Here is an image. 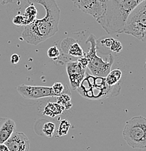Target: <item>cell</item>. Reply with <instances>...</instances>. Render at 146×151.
Segmentation results:
<instances>
[{
    "mask_svg": "<svg viewBox=\"0 0 146 151\" xmlns=\"http://www.w3.org/2000/svg\"><path fill=\"white\" fill-rule=\"evenodd\" d=\"M30 4H41L45 9V16L36 19L25 26L22 38L28 44L37 45L51 38L58 31L60 10L55 0H28Z\"/></svg>",
    "mask_w": 146,
    "mask_h": 151,
    "instance_id": "cell-1",
    "label": "cell"
},
{
    "mask_svg": "<svg viewBox=\"0 0 146 151\" xmlns=\"http://www.w3.org/2000/svg\"><path fill=\"white\" fill-rule=\"evenodd\" d=\"M144 0H107L106 9L97 21L107 34L123 33L129 15Z\"/></svg>",
    "mask_w": 146,
    "mask_h": 151,
    "instance_id": "cell-2",
    "label": "cell"
},
{
    "mask_svg": "<svg viewBox=\"0 0 146 151\" xmlns=\"http://www.w3.org/2000/svg\"><path fill=\"white\" fill-rule=\"evenodd\" d=\"M123 137L132 148H146V118L134 116L125 124Z\"/></svg>",
    "mask_w": 146,
    "mask_h": 151,
    "instance_id": "cell-3",
    "label": "cell"
},
{
    "mask_svg": "<svg viewBox=\"0 0 146 151\" xmlns=\"http://www.w3.org/2000/svg\"><path fill=\"white\" fill-rule=\"evenodd\" d=\"M90 43V47L87 53H84V56L88 60L87 68L92 73V76L98 77H106L111 71V67L114 62V58L111 54L107 60L104 61L103 58L97 55V43L94 35L91 34L88 37L86 44Z\"/></svg>",
    "mask_w": 146,
    "mask_h": 151,
    "instance_id": "cell-4",
    "label": "cell"
},
{
    "mask_svg": "<svg viewBox=\"0 0 146 151\" xmlns=\"http://www.w3.org/2000/svg\"><path fill=\"white\" fill-rule=\"evenodd\" d=\"M123 33L146 42V13L139 5L132 11L125 23Z\"/></svg>",
    "mask_w": 146,
    "mask_h": 151,
    "instance_id": "cell-5",
    "label": "cell"
},
{
    "mask_svg": "<svg viewBox=\"0 0 146 151\" xmlns=\"http://www.w3.org/2000/svg\"><path fill=\"white\" fill-rule=\"evenodd\" d=\"M17 90L23 98L27 100H38L45 97H55L52 86L21 84L18 86Z\"/></svg>",
    "mask_w": 146,
    "mask_h": 151,
    "instance_id": "cell-6",
    "label": "cell"
},
{
    "mask_svg": "<svg viewBox=\"0 0 146 151\" xmlns=\"http://www.w3.org/2000/svg\"><path fill=\"white\" fill-rule=\"evenodd\" d=\"M75 7L95 19L100 18L106 9V1L99 0H71Z\"/></svg>",
    "mask_w": 146,
    "mask_h": 151,
    "instance_id": "cell-7",
    "label": "cell"
},
{
    "mask_svg": "<svg viewBox=\"0 0 146 151\" xmlns=\"http://www.w3.org/2000/svg\"><path fill=\"white\" fill-rule=\"evenodd\" d=\"M66 71L71 89H77L85 77L86 68L81 65L78 60L72 61L67 63Z\"/></svg>",
    "mask_w": 146,
    "mask_h": 151,
    "instance_id": "cell-8",
    "label": "cell"
},
{
    "mask_svg": "<svg viewBox=\"0 0 146 151\" xmlns=\"http://www.w3.org/2000/svg\"><path fill=\"white\" fill-rule=\"evenodd\" d=\"M4 144L10 151H29L30 149L29 138L23 132H14Z\"/></svg>",
    "mask_w": 146,
    "mask_h": 151,
    "instance_id": "cell-9",
    "label": "cell"
},
{
    "mask_svg": "<svg viewBox=\"0 0 146 151\" xmlns=\"http://www.w3.org/2000/svg\"><path fill=\"white\" fill-rule=\"evenodd\" d=\"M61 49L64 53L69 55L73 58H79L84 55L82 48L74 39L66 38L61 43Z\"/></svg>",
    "mask_w": 146,
    "mask_h": 151,
    "instance_id": "cell-10",
    "label": "cell"
},
{
    "mask_svg": "<svg viewBox=\"0 0 146 151\" xmlns=\"http://www.w3.org/2000/svg\"><path fill=\"white\" fill-rule=\"evenodd\" d=\"M16 124L12 119L7 117L0 118V143H4L15 132Z\"/></svg>",
    "mask_w": 146,
    "mask_h": 151,
    "instance_id": "cell-11",
    "label": "cell"
},
{
    "mask_svg": "<svg viewBox=\"0 0 146 151\" xmlns=\"http://www.w3.org/2000/svg\"><path fill=\"white\" fill-rule=\"evenodd\" d=\"M122 78V71L120 69H115L108 73L105 78L108 86L114 88H121L120 81Z\"/></svg>",
    "mask_w": 146,
    "mask_h": 151,
    "instance_id": "cell-12",
    "label": "cell"
},
{
    "mask_svg": "<svg viewBox=\"0 0 146 151\" xmlns=\"http://www.w3.org/2000/svg\"><path fill=\"white\" fill-rule=\"evenodd\" d=\"M64 108L58 103H49L44 109V115L54 118L62 114Z\"/></svg>",
    "mask_w": 146,
    "mask_h": 151,
    "instance_id": "cell-13",
    "label": "cell"
},
{
    "mask_svg": "<svg viewBox=\"0 0 146 151\" xmlns=\"http://www.w3.org/2000/svg\"><path fill=\"white\" fill-rule=\"evenodd\" d=\"M37 15V10L34 6V4H31L29 7L26 9L25 14L23 15V25L27 26L31 24L34 20H36V17Z\"/></svg>",
    "mask_w": 146,
    "mask_h": 151,
    "instance_id": "cell-14",
    "label": "cell"
},
{
    "mask_svg": "<svg viewBox=\"0 0 146 151\" xmlns=\"http://www.w3.org/2000/svg\"><path fill=\"white\" fill-rule=\"evenodd\" d=\"M55 130V124L54 123L50 122H45L42 128V132L44 136L48 138H51L53 137Z\"/></svg>",
    "mask_w": 146,
    "mask_h": 151,
    "instance_id": "cell-15",
    "label": "cell"
},
{
    "mask_svg": "<svg viewBox=\"0 0 146 151\" xmlns=\"http://www.w3.org/2000/svg\"><path fill=\"white\" fill-rule=\"evenodd\" d=\"M57 97V103L60 104L61 106L63 107L64 109L68 110L71 108L72 104L71 101H70V97L69 94H68V93H64Z\"/></svg>",
    "mask_w": 146,
    "mask_h": 151,
    "instance_id": "cell-16",
    "label": "cell"
},
{
    "mask_svg": "<svg viewBox=\"0 0 146 151\" xmlns=\"http://www.w3.org/2000/svg\"><path fill=\"white\" fill-rule=\"evenodd\" d=\"M71 124L69 121L66 119H63L60 123L59 128L58 129V137H63L68 134V132L70 129Z\"/></svg>",
    "mask_w": 146,
    "mask_h": 151,
    "instance_id": "cell-17",
    "label": "cell"
},
{
    "mask_svg": "<svg viewBox=\"0 0 146 151\" xmlns=\"http://www.w3.org/2000/svg\"><path fill=\"white\" fill-rule=\"evenodd\" d=\"M53 93L55 94V97H58L61 94L64 93H68V89H65L64 85L60 82H55L52 86Z\"/></svg>",
    "mask_w": 146,
    "mask_h": 151,
    "instance_id": "cell-18",
    "label": "cell"
},
{
    "mask_svg": "<svg viewBox=\"0 0 146 151\" xmlns=\"http://www.w3.org/2000/svg\"><path fill=\"white\" fill-rule=\"evenodd\" d=\"M47 56L50 59L56 60L60 56V52L59 49L57 47L53 46L48 49Z\"/></svg>",
    "mask_w": 146,
    "mask_h": 151,
    "instance_id": "cell-19",
    "label": "cell"
},
{
    "mask_svg": "<svg viewBox=\"0 0 146 151\" xmlns=\"http://www.w3.org/2000/svg\"><path fill=\"white\" fill-rule=\"evenodd\" d=\"M122 48H123V47H122V43L119 41L116 40V39L113 41L112 44H111V47H110V50H111V52L117 53L120 52L122 51Z\"/></svg>",
    "mask_w": 146,
    "mask_h": 151,
    "instance_id": "cell-20",
    "label": "cell"
},
{
    "mask_svg": "<svg viewBox=\"0 0 146 151\" xmlns=\"http://www.w3.org/2000/svg\"><path fill=\"white\" fill-rule=\"evenodd\" d=\"M13 23L18 26H21L23 25V15H17L13 19Z\"/></svg>",
    "mask_w": 146,
    "mask_h": 151,
    "instance_id": "cell-21",
    "label": "cell"
},
{
    "mask_svg": "<svg viewBox=\"0 0 146 151\" xmlns=\"http://www.w3.org/2000/svg\"><path fill=\"white\" fill-rule=\"evenodd\" d=\"M114 40V39H113V38H106V39H103V40L101 41V43L103 46L108 47V48H110V47H111V44H112L113 41Z\"/></svg>",
    "mask_w": 146,
    "mask_h": 151,
    "instance_id": "cell-22",
    "label": "cell"
},
{
    "mask_svg": "<svg viewBox=\"0 0 146 151\" xmlns=\"http://www.w3.org/2000/svg\"><path fill=\"white\" fill-rule=\"evenodd\" d=\"M11 63L15 65L20 61V56L18 54H13L11 56Z\"/></svg>",
    "mask_w": 146,
    "mask_h": 151,
    "instance_id": "cell-23",
    "label": "cell"
},
{
    "mask_svg": "<svg viewBox=\"0 0 146 151\" xmlns=\"http://www.w3.org/2000/svg\"><path fill=\"white\" fill-rule=\"evenodd\" d=\"M0 151H10L4 143H0Z\"/></svg>",
    "mask_w": 146,
    "mask_h": 151,
    "instance_id": "cell-24",
    "label": "cell"
},
{
    "mask_svg": "<svg viewBox=\"0 0 146 151\" xmlns=\"http://www.w3.org/2000/svg\"><path fill=\"white\" fill-rule=\"evenodd\" d=\"M138 5H139L140 7V8L146 13V0H144L143 1H142V2L140 4H138Z\"/></svg>",
    "mask_w": 146,
    "mask_h": 151,
    "instance_id": "cell-25",
    "label": "cell"
},
{
    "mask_svg": "<svg viewBox=\"0 0 146 151\" xmlns=\"http://www.w3.org/2000/svg\"><path fill=\"white\" fill-rule=\"evenodd\" d=\"M99 1H107V0H99Z\"/></svg>",
    "mask_w": 146,
    "mask_h": 151,
    "instance_id": "cell-26",
    "label": "cell"
}]
</instances>
